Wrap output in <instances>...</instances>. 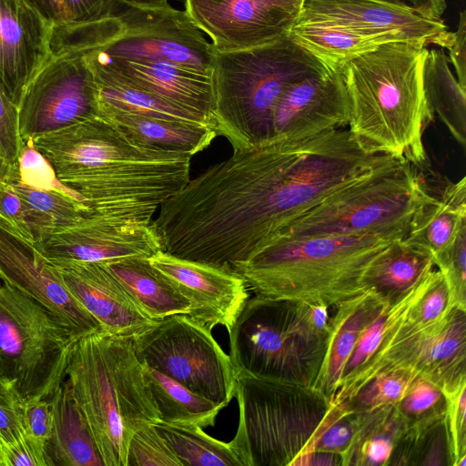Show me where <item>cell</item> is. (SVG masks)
<instances>
[{"label": "cell", "instance_id": "obj_1", "mask_svg": "<svg viewBox=\"0 0 466 466\" xmlns=\"http://www.w3.org/2000/svg\"><path fill=\"white\" fill-rule=\"evenodd\" d=\"M389 156L365 151L349 128L273 139L210 166L164 202L154 226L177 258L233 269L327 195Z\"/></svg>", "mask_w": 466, "mask_h": 466}, {"label": "cell", "instance_id": "obj_2", "mask_svg": "<svg viewBox=\"0 0 466 466\" xmlns=\"http://www.w3.org/2000/svg\"><path fill=\"white\" fill-rule=\"evenodd\" d=\"M83 217L151 222L189 181L191 156L138 142L99 116L33 138Z\"/></svg>", "mask_w": 466, "mask_h": 466}, {"label": "cell", "instance_id": "obj_3", "mask_svg": "<svg viewBox=\"0 0 466 466\" xmlns=\"http://www.w3.org/2000/svg\"><path fill=\"white\" fill-rule=\"evenodd\" d=\"M428 51L420 44L389 42L341 67L350 105L349 130L368 153L412 164L426 158L422 135L434 116L423 85Z\"/></svg>", "mask_w": 466, "mask_h": 466}, {"label": "cell", "instance_id": "obj_4", "mask_svg": "<svg viewBox=\"0 0 466 466\" xmlns=\"http://www.w3.org/2000/svg\"><path fill=\"white\" fill-rule=\"evenodd\" d=\"M66 378L105 466H127L134 433L161 421L133 337L99 331L80 338Z\"/></svg>", "mask_w": 466, "mask_h": 466}, {"label": "cell", "instance_id": "obj_5", "mask_svg": "<svg viewBox=\"0 0 466 466\" xmlns=\"http://www.w3.org/2000/svg\"><path fill=\"white\" fill-rule=\"evenodd\" d=\"M327 71L289 34L246 49L215 50L211 118L217 135L230 143L233 152L271 142L274 110L285 89Z\"/></svg>", "mask_w": 466, "mask_h": 466}, {"label": "cell", "instance_id": "obj_6", "mask_svg": "<svg viewBox=\"0 0 466 466\" xmlns=\"http://www.w3.org/2000/svg\"><path fill=\"white\" fill-rule=\"evenodd\" d=\"M393 240L347 235L283 238L234 269L256 295L333 307L366 290L369 267Z\"/></svg>", "mask_w": 466, "mask_h": 466}, {"label": "cell", "instance_id": "obj_7", "mask_svg": "<svg viewBox=\"0 0 466 466\" xmlns=\"http://www.w3.org/2000/svg\"><path fill=\"white\" fill-rule=\"evenodd\" d=\"M427 194L410 163L389 156L296 218L275 241L322 235L405 238Z\"/></svg>", "mask_w": 466, "mask_h": 466}, {"label": "cell", "instance_id": "obj_8", "mask_svg": "<svg viewBox=\"0 0 466 466\" xmlns=\"http://www.w3.org/2000/svg\"><path fill=\"white\" fill-rule=\"evenodd\" d=\"M239 410L231 441L242 466H293L306 454L331 403L314 387L238 373Z\"/></svg>", "mask_w": 466, "mask_h": 466}, {"label": "cell", "instance_id": "obj_9", "mask_svg": "<svg viewBox=\"0 0 466 466\" xmlns=\"http://www.w3.org/2000/svg\"><path fill=\"white\" fill-rule=\"evenodd\" d=\"M307 303L256 295L228 330L238 373L314 387L329 335L309 323Z\"/></svg>", "mask_w": 466, "mask_h": 466}, {"label": "cell", "instance_id": "obj_10", "mask_svg": "<svg viewBox=\"0 0 466 466\" xmlns=\"http://www.w3.org/2000/svg\"><path fill=\"white\" fill-rule=\"evenodd\" d=\"M102 40L98 18L52 25L48 56L18 106L23 143L97 115V86L86 54Z\"/></svg>", "mask_w": 466, "mask_h": 466}, {"label": "cell", "instance_id": "obj_11", "mask_svg": "<svg viewBox=\"0 0 466 466\" xmlns=\"http://www.w3.org/2000/svg\"><path fill=\"white\" fill-rule=\"evenodd\" d=\"M77 339L41 304L0 284V381L25 403L50 399L65 381Z\"/></svg>", "mask_w": 466, "mask_h": 466}, {"label": "cell", "instance_id": "obj_12", "mask_svg": "<svg viewBox=\"0 0 466 466\" xmlns=\"http://www.w3.org/2000/svg\"><path fill=\"white\" fill-rule=\"evenodd\" d=\"M145 365L225 408L235 397L238 372L211 330L188 314L156 320L133 337Z\"/></svg>", "mask_w": 466, "mask_h": 466}, {"label": "cell", "instance_id": "obj_13", "mask_svg": "<svg viewBox=\"0 0 466 466\" xmlns=\"http://www.w3.org/2000/svg\"><path fill=\"white\" fill-rule=\"evenodd\" d=\"M117 15L120 30L96 47L101 53L113 58L166 61L211 75L215 49L185 10L128 7Z\"/></svg>", "mask_w": 466, "mask_h": 466}, {"label": "cell", "instance_id": "obj_14", "mask_svg": "<svg viewBox=\"0 0 466 466\" xmlns=\"http://www.w3.org/2000/svg\"><path fill=\"white\" fill-rule=\"evenodd\" d=\"M399 367L414 369L444 395L466 384V310L453 307L440 324L422 329L405 322L388 350L362 376L358 390L377 373Z\"/></svg>", "mask_w": 466, "mask_h": 466}, {"label": "cell", "instance_id": "obj_15", "mask_svg": "<svg viewBox=\"0 0 466 466\" xmlns=\"http://www.w3.org/2000/svg\"><path fill=\"white\" fill-rule=\"evenodd\" d=\"M296 21L316 22L383 43L410 42L443 49L448 27L394 0H302Z\"/></svg>", "mask_w": 466, "mask_h": 466}, {"label": "cell", "instance_id": "obj_16", "mask_svg": "<svg viewBox=\"0 0 466 466\" xmlns=\"http://www.w3.org/2000/svg\"><path fill=\"white\" fill-rule=\"evenodd\" d=\"M302 0H185L191 21L216 51L246 49L289 34Z\"/></svg>", "mask_w": 466, "mask_h": 466}, {"label": "cell", "instance_id": "obj_17", "mask_svg": "<svg viewBox=\"0 0 466 466\" xmlns=\"http://www.w3.org/2000/svg\"><path fill=\"white\" fill-rule=\"evenodd\" d=\"M51 263L148 258L162 250L151 222L83 217L35 245Z\"/></svg>", "mask_w": 466, "mask_h": 466}, {"label": "cell", "instance_id": "obj_18", "mask_svg": "<svg viewBox=\"0 0 466 466\" xmlns=\"http://www.w3.org/2000/svg\"><path fill=\"white\" fill-rule=\"evenodd\" d=\"M0 279L33 299L80 339L103 331L65 286L54 265L35 246L0 226Z\"/></svg>", "mask_w": 466, "mask_h": 466}, {"label": "cell", "instance_id": "obj_19", "mask_svg": "<svg viewBox=\"0 0 466 466\" xmlns=\"http://www.w3.org/2000/svg\"><path fill=\"white\" fill-rule=\"evenodd\" d=\"M150 264L188 300V315L212 330L233 326L249 299L244 279L230 267H217L157 251Z\"/></svg>", "mask_w": 466, "mask_h": 466}, {"label": "cell", "instance_id": "obj_20", "mask_svg": "<svg viewBox=\"0 0 466 466\" xmlns=\"http://www.w3.org/2000/svg\"><path fill=\"white\" fill-rule=\"evenodd\" d=\"M350 105L340 69L289 86L273 115L274 139L297 140L349 125Z\"/></svg>", "mask_w": 466, "mask_h": 466}, {"label": "cell", "instance_id": "obj_21", "mask_svg": "<svg viewBox=\"0 0 466 466\" xmlns=\"http://www.w3.org/2000/svg\"><path fill=\"white\" fill-rule=\"evenodd\" d=\"M52 25L23 0H0V90L17 107L48 56Z\"/></svg>", "mask_w": 466, "mask_h": 466}, {"label": "cell", "instance_id": "obj_22", "mask_svg": "<svg viewBox=\"0 0 466 466\" xmlns=\"http://www.w3.org/2000/svg\"><path fill=\"white\" fill-rule=\"evenodd\" d=\"M79 304L113 335L134 337L156 320L147 318L104 263H52Z\"/></svg>", "mask_w": 466, "mask_h": 466}, {"label": "cell", "instance_id": "obj_23", "mask_svg": "<svg viewBox=\"0 0 466 466\" xmlns=\"http://www.w3.org/2000/svg\"><path fill=\"white\" fill-rule=\"evenodd\" d=\"M86 58L90 66L174 104L200 111L212 122L213 84L210 74L166 61L113 58L96 47L87 51Z\"/></svg>", "mask_w": 466, "mask_h": 466}, {"label": "cell", "instance_id": "obj_24", "mask_svg": "<svg viewBox=\"0 0 466 466\" xmlns=\"http://www.w3.org/2000/svg\"><path fill=\"white\" fill-rule=\"evenodd\" d=\"M433 275L434 270L400 299L387 304L362 332L344 367L336 391L330 399L331 404L340 403L354 394L361 377L390 347L410 309L430 286Z\"/></svg>", "mask_w": 466, "mask_h": 466}, {"label": "cell", "instance_id": "obj_25", "mask_svg": "<svg viewBox=\"0 0 466 466\" xmlns=\"http://www.w3.org/2000/svg\"><path fill=\"white\" fill-rule=\"evenodd\" d=\"M388 303L374 290L345 299L329 319L325 357L314 388L330 401L356 342Z\"/></svg>", "mask_w": 466, "mask_h": 466}, {"label": "cell", "instance_id": "obj_26", "mask_svg": "<svg viewBox=\"0 0 466 466\" xmlns=\"http://www.w3.org/2000/svg\"><path fill=\"white\" fill-rule=\"evenodd\" d=\"M50 401L53 420L46 451L52 466H105L66 380L51 396Z\"/></svg>", "mask_w": 466, "mask_h": 466}, {"label": "cell", "instance_id": "obj_27", "mask_svg": "<svg viewBox=\"0 0 466 466\" xmlns=\"http://www.w3.org/2000/svg\"><path fill=\"white\" fill-rule=\"evenodd\" d=\"M137 308L152 320L188 314V300L145 258L105 262Z\"/></svg>", "mask_w": 466, "mask_h": 466}, {"label": "cell", "instance_id": "obj_28", "mask_svg": "<svg viewBox=\"0 0 466 466\" xmlns=\"http://www.w3.org/2000/svg\"><path fill=\"white\" fill-rule=\"evenodd\" d=\"M432 254L405 238L391 241L374 259L364 277L370 289L388 304L404 297L433 270Z\"/></svg>", "mask_w": 466, "mask_h": 466}, {"label": "cell", "instance_id": "obj_29", "mask_svg": "<svg viewBox=\"0 0 466 466\" xmlns=\"http://www.w3.org/2000/svg\"><path fill=\"white\" fill-rule=\"evenodd\" d=\"M466 226V178L450 183L440 198L427 194L413 216L405 239L429 250L433 258Z\"/></svg>", "mask_w": 466, "mask_h": 466}, {"label": "cell", "instance_id": "obj_30", "mask_svg": "<svg viewBox=\"0 0 466 466\" xmlns=\"http://www.w3.org/2000/svg\"><path fill=\"white\" fill-rule=\"evenodd\" d=\"M97 116L113 123L138 142L186 153L191 157L207 148L218 136L214 128L102 108Z\"/></svg>", "mask_w": 466, "mask_h": 466}, {"label": "cell", "instance_id": "obj_31", "mask_svg": "<svg viewBox=\"0 0 466 466\" xmlns=\"http://www.w3.org/2000/svg\"><path fill=\"white\" fill-rule=\"evenodd\" d=\"M90 67L97 86V110L114 109L214 128L209 117L200 111L178 106L129 85L104 70L92 66Z\"/></svg>", "mask_w": 466, "mask_h": 466}, {"label": "cell", "instance_id": "obj_32", "mask_svg": "<svg viewBox=\"0 0 466 466\" xmlns=\"http://www.w3.org/2000/svg\"><path fill=\"white\" fill-rule=\"evenodd\" d=\"M443 49L428 51L423 67V85L427 102L452 137L466 147V88L452 73Z\"/></svg>", "mask_w": 466, "mask_h": 466}, {"label": "cell", "instance_id": "obj_33", "mask_svg": "<svg viewBox=\"0 0 466 466\" xmlns=\"http://www.w3.org/2000/svg\"><path fill=\"white\" fill-rule=\"evenodd\" d=\"M407 431L396 404L361 413L353 440L343 455V466H388Z\"/></svg>", "mask_w": 466, "mask_h": 466}, {"label": "cell", "instance_id": "obj_34", "mask_svg": "<svg viewBox=\"0 0 466 466\" xmlns=\"http://www.w3.org/2000/svg\"><path fill=\"white\" fill-rule=\"evenodd\" d=\"M143 368L161 421L198 426L202 429L215 424L218 412L223 409L222 406L194 393L173 379L145 364Z\"/></svg>", "mask_w": 466, "mask_h": 466}, {"label": "cell", "instance_id": "obj_35", "mask_svg": "<svg viewBox=\"0 0 466 466\" xmlns=\"http://www.w3.org/2000/svg\"><path fill=\"white\" fill-rule=\"evenodd\" d=\"M289 35L329 70L341 69L344 64L355 56L385 44L378 39L316 22L295 21Z\"/></svg>", "mask_w": 466, "mask_h": 466}, {"label": "cell", "instance_id": "obj_36", "mask_svg": "<svg viewBox=\"0 0 466 466\" xmlns=\"http://www.w3.org/2000/svg\"><path fill=\"white\" fill-rule=\"evenodd\" d=\"M6 183L24 204L25 221L34 245L83 218L82 208L74 199L60 193L35 189L20 182L16 167Z\"/></svg>", "mask_w": 466, "mask_h": 466}, {"label": "cell", "instance_id": "obj_37", "mask_svg": "<svg viewBox=\"0 0 466 466\" xmlns=\"http://www.w3.org/2000/svg\"><path fill=\"white\" fill-rule=\"evenodd\" d=\"M181 466H242L233 442H224L208 435L198 426L155 424Z\"/></svg>", "mask_w": 466, "mask_h": 466}, {"label": "cell", "instance_id": "obj_38", "mask_svg": "<svg viewBox=\"0 0 466 466\" xmlns=\"http://www.w3.org/2000/svg\"><path fill=\"white\" fill-rule=\"evenodd\" d=\"M390 465L453 466L446 416L423 429H408L395 447Z\"/></svg>", "mask_w": 466, "mask_h": 466}, {"label": "cell", "instance_id": "obj_39", "mask_svg": "<svg viewBox=\"0 0 466 466\" xmlns=\"http://www.w3.org/2000/svg\"><path fill=\"white\" fill-rule=\"evenodd\" d=\"M418 376L409 367H399L380 371L362 385L350 399L342 401L355 413L398 403Z\"/></svg>", "mask_w": 466, "mask_h": 466}, {"label": "cell", "instance_id": "obj_40", "mask_svg": "<svg viewBox=\"0 0 466 466\" xmlns=\"http://www.w3.org/2000/svg\"><path fill=\"white\" fill-rule=\"evenodd\" d=\"M396 407L407 430L423 429L446 416L447 401L438 386L418 375Z\"/></svg>", "mask_w": 466, "mask_h": 466}, {"label": "cell", "instance_id": "obj_41", "mask_svg": "<svg viewBox=\"0 0 466 466\" xmlns=\"http://www.w3.org/2000/svg\"><path fill=\"white\" fill-rule=\"evenodd\" d=\"M360 416L361 413L351 411L344 402L331 404L308 452L303 456L317 451L334 453L343 458L353 440Z\"/></svg>", "mask_w": 466, "mask_h": 466}, {"label": "cell", "instance_id": "obj_42", "mask_svg": "<svg viewBox=\"0 0 466 466\" xmlns=\"http://www.w3.org/2000/svg\"><path fill=\"white\" fill-rule=\"evenodd\" d=\"M16 170L17 178L23 184L39 190L60 193L74 199L82 208L80 196L58 178L49 161L35 147L33 138L23 143Z\"/></svg>", "mask_w": 466, "mask_h": 466}, {"label": "cell", "instance_id": "obj_43", "mask_svg": "<svg viewBox=\"0 0 466 466\" xmlns=\"http://www.w3.org/2000/svg\"><path fill=\"white\" fill-rule=\"evenodd\" d=\"M433 259L447 282L450 307L466 310V226L461 228L451 244Z\"/></svg>", "mask_w": 466, "mask_h": 466}, {"label": "cell", "instance_id": "obj_44", "mask_svg": "<svg viewBox=\"0 0 466 466\" xmlns=\"http://www.w3.org/2000/svg\"><path fill=\"white\" fill-rule=\"evenodd\" d=\"M127 466H181L177 457L155 425L146 426L131 437Z\"/></svg>", "mask_w": 466, "mask_h": 466}, {"label": "cell", "instance_id": "obj_45", "mask_svg": "<svg viewBox=\"0 0 466 466\" xmlns=\"http://www.w3.org/2000/svg\"><path fill=\"white\" fill-rule=\"evenodd\" d=\"M451 309L447 282L439 269L434 270L430 286L410 309L407 323L416 329L433 327L440 324Z\"/></svg>", "mask_w": 466, "mask_h": 466}, {"label": "cell", "instance_id": "obj_46", "mask_svg": "<svg viewBox=\"0 0 466 466\" xmlns=\"http://www.w3.org/2000/svg\"><path fill=\"white\" fill-rule=\"evenodd\" d=\"M446 423L450 437L453 466L466 465V384L445 395Z\"/></svg>", "mask_w": 466, "mask_h": 466}, {"label": "cell", "instance_id": "obj_47", "mask_svg": "<svg viewBox=\"0 0 466 466\" xmlns=\"http://www.w3.org/2000/svg\"><path fill=\"white\" fill-rule=\"evenodd\" d=\"M0 466H52L46 444L25 434L14 442L0 441Z\"/></svg>", "mask_w": 466, "mask_h": 466}, {"label": "cell", "instance_id": "obj_48", "mask_svg": "<svg viewBox=\"0 0 466 466\" xmlns=\"http://www.w3.org/2000/svg\"><path fill=\"white\" fill-rule=\"evenodd\" d=\"M25 405L10 386L0 381V441L14 442L26 434Z\"/></svg>", "mask_w": 466, "mask_h": 466}, {"label": "cell", "instance_id": "obj_49", "mask_svg": "<svg viewBox=\"0 0 466 466\" xmlns=\"http://www.w3.org/2000/svg\"><path fill=\"white\" fill-rule=\"evenodd\" d=\"M22 146L18 107L0 90V154L11 167L17 165Z\"/></svg>", "mask_w": 466, "mask_h": 466}, {"label": "cell", "instance_id": "obj_50", "mask_svg": "<svg viewBox=\"0 0 466 466\" xmlns=\"http://www.w3.org/2000/svg\"><path fill=\"white\" fill-rule=\"evenodd\" d=\"M0 226L32 243L25 221L24 204L7 183L0 187Z\"/></svg>", "mask_w": 466, "mask_h": 466}, {"label": "cell", "instance_id": "obj_51", "mask_svg": "<svg viewBox=\"0 0 466 466\" xmlns=\"http://www.w3.org/2000/svg\"><path fill=\"white\" fill-rule=\"evenodd\" d=\"M52 409L50 399L26 402L25 425L26 434L46 444L52 431Z\"/></svg>", "mask_w": 466, "mask_h": 466}, {"label": "cell", "instance_id": "obj_52", "mask_svg": "<svg viewBox=\"0 0 466 466\" xmlns=\"http://www.w3.org/2000/svg\"><path fill=\"white\" fill-rule=\"evenodd\" d=\"M443 49L449 52L450 64L453 66L459 83L466 88V12L461 11L455 32H450Z\"/></svg>", "mask_w": 466, "mask_h": 466}, {"label": "cell", "instance_id": "obj_53", "mask_svg": "<svg viewBox=\"0 0 466 466\" xmlns=\"http://www.w3.org/2000/svg\"><path fill=\"white\" fill-rule=\"evenodd\" d=\"M114 0H63L66 22H86L112 9Z\"/></svg>", "mask_w": 466, "mask_h": 466}, {"label": "cell", "instance_id": "obj_54", "mask_svg": "<svg viewBox=\"0 0 466 466\" xmlns=\"http://www.w3.org/2000/svg\"><path fill=\"white\" fill-rule=\"evenodd\" d=\"M52 24L66 22L63 0H23Z\"/></svg>", "mask_w": 466, "mask_h": 466}, {"label": "cell", "instance_id": "obj_55", "mask_svg": "<svg viewBox=\"0 0 466 466\" xmlns=\"http://www.w3.org/2000/svg\"><path fill=\"white\" fill-rule=\"evenodd\" d=\"M410 5L420 15L431 19L441 20L446 10V0H394Z\"/></svg>", "mask_w": 466, "mask_h": 466}, {"label": "cell", "instance_id": "obj_56", "mask_svg": "<svg viewBox=\"0 0 466 466\" xmlns=\"http://www.w3.org/2000/svg\"><path fill=\"white\" fill-rule=\"evenodd\" d=\"M129 8H135L138 10H165L171 7L167 0H116Z\"/></svg>", "mask_w": 466, "mask_h": 466}, {"label": "cell", "instance_id": "obj_57", "mask_svg": "<svg viewBox=\"0 0 466 466\" xmlns=\"http://www.w3.org/2000/svg\"><path fill=\"white\" fill-rule=\"evenodd\" d=\"M15 167H11L0 154V187L7 182Z\"/></svg>", "mask_w": 466, "mask_h": 466}]
</instances>
